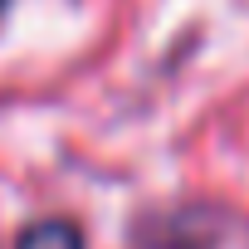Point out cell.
<instances>
[{"label":"cell","mask_w":249,"mask_h":249,"mask_svg":"<svg viewBox=\"0 0 249 249\" xmlns=\"http://www.w3.org/2000/svg\"><path fill=\"white\" fill-rule=\"evenodd\" d=\"M15 249H83V239L69 220H39L15 239Z\"/></svg>","instance_id":"6da1fadb"},{"label":"cell","mask_w":249,"mask_h":249,"mask_svg":"<svg viewBox=\"0 0 249 249\" xmlns=\"http://www.w3.org/2000/svg\"><path fill=\"white\" fill-rule=\"evenodd\" d=\"M0 5H5V0H0Z\"/></svg>","instance_id":"7a4b0ae2"}]
</instances>
